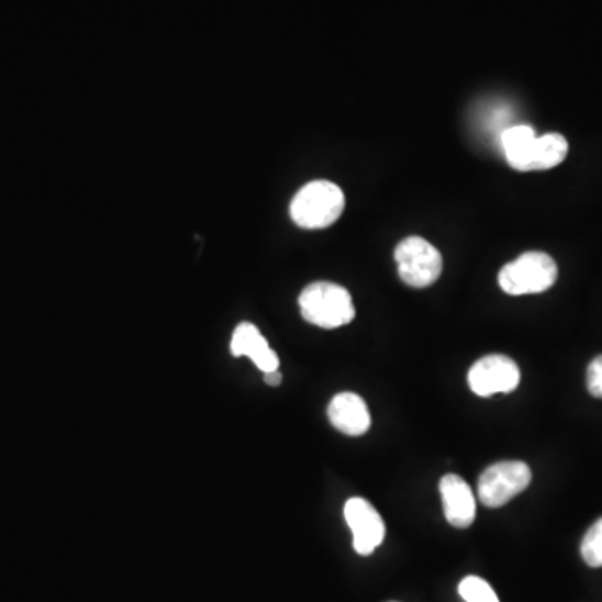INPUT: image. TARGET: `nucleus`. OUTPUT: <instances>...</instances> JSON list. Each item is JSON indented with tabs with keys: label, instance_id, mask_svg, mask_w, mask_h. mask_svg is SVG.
Segmentation results:
<instances>
[{
	"label": "nucleus",
	"instance_id": "39448f33",
	"mask_svg": "<svg viewBox=\"0 0 602 602\" xmlns=\"http://www.w3.org/2000/svg\"><path fill=\"white\" fill-rule=\"evenodd\" d=\"M395 261L403 283L413 288L431 287L444 270L441 252L421 236L402 239L395 248Z\"/></svg>",
	"mask_w": 602,
	"mask_h": 602
},
{
	"label": "nucleus",
	"instance_id": "9d476101",
	"mask_svg": "<svg viewBox=\"0 0 602 602\" xmlns=\"http://www.w3.org/2000/svg\"><path fill=\"white\" fill-rule=\"evenodd\" d=\"M330 424L350 437H360L370 428L371 419L367 403L357 393L344 392L333 397L328 405Z\"/></svg>",
	"mask_w": 602,
	"mask_h": 602
},
{
	"label": "nucleus",
	"instance_id": "0eeeda50",
	"mask_svg": "<svg viewBox=\"0 0 602 602\" xmlns=\"http://www.w3.org/2000/svg\"><path fill=\"white\" fill-rule=\"evenodd\" d=\"M467 380L470 390L479 397L511 393L521 382V370L517 364L505 355H489L472 365Z\"/></svg>",
	"mask_w": 602,
	"mask_h": 602
},
{
	"label": "nucleus",
	"instance_id": "423d86ee",
	"mask_svg": "<svg viewBox=\"0 0 602 602\" xmlns=\"http://www.w3.org/2000/svg\"><path fill=\"white\" fill-rule=\"evenodd\" d=\"M533 480L529 466L519 460L494 464L479 477V501L486 508L498 509L524 492Z\"/></svg>",
	"mask_w": 602,
	"mask_h": 602
},
{
	"label": "nucleus",
	"instance_id": "ddd939ff",
	"mask_svg": "<svg viewBox=\"0 0 602 602\" xmlns=\"http://www.w3.org/2000/svg\"><path fill=\"white\" fill-rule=\"evenodd\" d=\"M459 594L466 602H499L498 594L491 584L477 576L462 579L459 584Z\"/></svg>",
	"mask_w": 602,
	"mask_h": 602
},
{
	"label": "nucleus",
	"instance_id": "f03ea898",
	"mask_svg": "<svg viewBox=\"0 0 602 602\" xmlns=\"http://www.w3.org/2000/svg\"><path fill=\"white\" fill-rule=\"evenodd\" d=\"M345 210V194L335 182L312 181L303 186L290 204L291 220L305 230L328 228Z\"/></svg>",
	"mask_w": 602,
	"mask_h": 602
},
{
	"label": "nucleus",
	"instance_id": "1a4fd4ad",
	"mask_svg": "<svg viewBox=\"0 0 602 602\" xmlns=\"http://www.w3.org/2000/svg\"><path fill=\"white\" fill-rule=\"evenodd\" d=\"M441 495L445 519L457 529H467L476 519V498L462 477L447 473L441 480Z\"/></svg>",
	"mask_w": 602,
	"mask_h": 602
},
{
	"label": "nucleus",
	"instance_id": "6e6552de",
	"mask_svg": "<svg viewBox=\"0 0 602 602\" xmlns=\"http://www.w3.org/2000/svg\"><path fill=\"white\" fill-rule=\"evenodd\" d=\"M345 521L354 534V547L360 556H370L386 539V524L370 502L354 498L345 504Z\"/></svg>",
	"mask_w": 602,
	"mask_h": 602
},
{
	"label": "nucleus",
	"instance_id": "20e7f679",
	"mask_svg": "<svg viewBox=\"0 0 602 602\" xmlns=\"http://www.w3.org/2000/svg\"><path fill=\"white\" fill-rule=\"evenodd\" d=\"M557 280V265L547 253L529 252L508 263L499 274V285L512 297L543 293Z\"/></svg>",
	"mask_w": 602,
	"mask_h": 602
},
{
	"label": "nucleus",
	"instance_id": "9b49d317",
	"mask_svg": "<svg viewBox=\"0 0 602 602\" xmlns=\"http://www.w3.org/2000/svg\"><path fill=\"white\" fill-rule=\"evenodd\" d=\"M232 354L235 357L252 358L263 374L277 371L280 367V358L253 323L245 322L236 326L232 336Z\"/></svg>",
	"mask_w": 602,
	"mask_h": 602
},
{
	"label": "nucleus",
	"instance_id": "f257e3e1",
	"mask_svg": "<svg viewBox=\"0 0 602 602\" xmlns=\"http://www.w3.org/2000/svg\"><path fill=\"white\" fill-rule=\"evenodd\" d=\"M502 149L509 165L517 171H546L566 159L569 144L562 134L536 136L533 127L521 124L502 133Z\"/></svg>",
	"mask_w": 602,
	"mask_h": 602
},
{
	"label": "nucleus",
	"instance_id": "f8f14e48",
	"mask_svg": "<svg viewBox=\"0 0 602 602\" xmlns=\"http://www.w3.org/2000/svg\"><path fill=\"white\" fill-rule=\"evenodd\" d=\"M581 556L591 568H602V519L594 522L581 544Z\"/></svg>",
	"mask_w": 602,
	"mask_h": 602
},
{
	"label": "nucleus",
	"instance_id": "4468645a",
	"mask_svg": "<svg viewBox=\"0 0 602 602\" xmlns=\"http://www.w3.org/2000/svg\"><path fill=\"white\" fill-rule=\"evenodd\" d=\"M588 390L595 399H602V355H599L589 364Z\"/></svg>",
	"mask_w": 602,
	"mask_h": 602
},
{
	"label": "nucleus",
	"instance_id": "2eb2a0df",
	"mask_svg": "<svg viewBox=\"0 0 602 602\" xmlns=\"http://www.w3.org/2000/svg\"><path fill=\"white\" fill-rule=\"evenodd\" d=\"M265 382L270 387H278L281 383V374L280 371H270V374H265Z\"/></svg>",
	"mask_w": 602,
	"mask_h": 602
},
{
	"label": "nucleus",
	"instance_id": "7ed1b4c3",
	"mask_svg": "<svg viewBox=\"0 0 602 602\" xmlns=\"http://www.w3.org/2000/svg\"><path fill=\"white\" fill-rule=\"evenodd\" d=\"M301 316L320 328L333 330L355 319V306L347 288L330 281H316L301 291Z\"/></svg>",
	"mask_w": 602,
	"mask_h": 602
}]
</instances>
